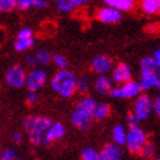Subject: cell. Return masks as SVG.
Listing matches in <instances>:
<instances>
[{
  "instance_id": "1",
  "label": "cell",
  "mask_w": 160,
  "mask_h": 160,
  "mask_svg": "<svg viewBox=\"0 0 160 160\" xmlns=\"http://www.w3.org/2000/svg\"><path fill=\"white\" fill-rule=\"evenodd\" d=\"M97 104L98 102L94 98H89V97L79 100L70 116V122L73 124V126H76L77 129L82 132L89 130L91 120L94 118V111Z\"/></svg>"
},
{
  "instance_id": "2",
  "label": "cell",
  "mask_w": 160,
  "mask_h": 160,
  "mask_svg": "<svg viewBox=\"0 0 160 160\" xmlns=\"http://www.w3.org/2000/svg\"><path fill=\"white\" fill-rule=\"evenodd\" d=\"M51 89L61 98H70L77 91V77L72 70L59 69L51 78Z\"/></svg>"
},
{
  "instance_id": "3",
  "label": "cell",
  "mask_w": 160,
  "mask_h": 160,
  "mask_svg": "<svg viewBox=\"0 0 160 160\" xmlns=\"http://www.w3.org/2000/svg\"><path fill=\"white\" fill-rule=\"evenodd\" d=\"M52 121L44 116H29L23 120V128L28 132V138L33 146L42 145L43 138Z\"/></svg>"
},
{
  "instance_id": "4",
  "label": "cell",
  "mask_w": 160,
  "mask_h": 160,
  "mask_svg": "<svg viewBox=\"0 0 160 160\" xmlns=\"http://www.w3.org/2000/svg\"><path fill=\"white\" fill-rule=\"evenodd\" d=\"M147 143V134L146 132L141 129L139 126L130 128L128 132V138L125 146L129 150V152L133 155H139L142 147Z\"/></svg>"
},
{
  "instance_id": "5",
  "label": "cell",
  "mask_w": 160,
  "mask_h": 160,
  "mask_svg": "<svg viewBox=\"0 0 160 160\" xmlns=\"http://www.w3.org/2000/svg\"><path fill=\"white\" fill-rule=\"evenodd\" d=\"M142 91V87L139 82H135L133 79L128 82H124L121 85H117L113 87V90L111 91L109 97L111 98H118V99H132L137 98Z\"/></svg>"
},
{
  "instance_id": "6",
  "label": "cell",
  "mask_w": 160,
  "mask_h": 160,
  "mask_svg": "<svg viewBox=\"0 0 160 160\" xmlns=\"http://www.w3.org/2000/svg\"><path fill=\"white\" fill-rule=\"evenodd\" d=\"M26 77L28 73L23 69V67L18 65V64L11 65L5 70V82L13 89H21V87L26 86Z\"/></svg>"
},
{
  "instance_id": "7",
  "label": "cell",
  "mask_w": 160,
  "mask_h": 160,
  "mask_svg": "<svg viewBox=\"0 0 160 160\" xmlns=\"http://www.w3.org/2000/svg\"><path fill=\"white\" fill-rule=\"evenodd\" d=\"M133 112L141 118V121L148 118L151 113H154V100H151L147 94H139L135 99Z\"/></svg>"
},
{
  "instance_id": "8",
  "label": "cell",
  "mask_w": 160,
  "mask_h": 160,
  "mask_svg": "<svg viewBox=\"0 0 160 160\" xmlns=\"http://www.w3.org/2000/svg\"><path fill=\"white\" fill-rule=\"evenodd\" d=\"M47 82V72L42 68H33L26 77V89L29 91H39Z\"/></svg>"
},
{
  "instance_id": "9",
  "label": "cell",
  "mask_w": 160,
  "mask_h": 160,
  "mask_svg": "<svg viewBox=\"0 0 160 160\" xmlns=\"http://www.w3.org/2000/svg\"><path fill=\"white\" fill-rule=\"evenodd\" d=\"M97 20L102 23H117L122 18V12L116 9L113 7L104 5L98 9L97 14H95Z\"/></svg>"
},
{
  "instance_id": "10",
  "label": "cell",
  "mask_w": 160,
  "mask_h": 160,
  "mask_svg": "<svg viewBox=\"0 0 160 160\" xmlns=\"http://www.w3.org/2000/svg\"><path fill=\"white\" fill-rule=\"evenodd\" d=\"M111 77L113 79V82L116 85H121L124 82L130 81L133 77V72L130 69V67L125 62H118L117 65L113 67L111 72Z\"/></svg>"
},
{
  "instance_id": "11",
  "label": "cell",
  "mask_w": 160,
  "mask_h": 160,
  "mask_svg": "<svg viewBox=\"0 0 160 160\" xmlns=\"http://www.w3.org/2000/svg\"><path fill=\"white\" fill-rule=\"evenodd\" d=\"M113 67V61L107 55H99L91 61V69L97 74H107L108 72H112Z\"/></svg>"
},
{
  "instance_id": "12",
  "label": "cell",
  "mask_w": 160,
  "mask_h": 160,
  "mask_svg": "<svg viewBox=\"0 0 160 160\" xmlns=\"http://www.w3.org/2000/svg\"><path fill=\"white\" fill-rule=\"evenodd\" d=\"M64 135H65V128H64V125L61 122H52L43 138L42 146H48L51 143L61 139Z\"/></svg>"
},
{
  "instance_id": "13",
  "label": "cell",
  "mask_w": 160,
  "mask_h": 160,
  "mask_svg": "<svg viewBox=\"0 0 160 160\" xmlns=\"http://www.w3.org/2000/svg\"><path fill=\"white\" fill-rule=\"evenodd\" d=\"M113 79L106 74H99L94 82V90L99 95H109L113 90Z\"/></svg>"
},
{
  "instance_id": "14",
  "label": "cell",
  "mask_w": 160,
  "mask_h": 160,
  "mask_svg": "<svg viewBox=\"0 0 160 160\" xmlns=\"http://www.w3.org/2000/svg\"><path fill=\"white\" fill-rule=\"evenodd\" d=\"M122 158V150L121 146L116 143H108L102 148L99 152V160H121Z\"/></svg>"
},
{
  "instance_id": "15",
  "label": "cell",
  "mask_w": 160,
  "mask_h": 160,
  "mask_svg": "<svg viewBox=\"0 0 160 160\" xmlns=\"http://www.w3.org/2000/svg\"><path fill=\"white\" fill-rule=\"evenodd\" d=\"M158 61L156 59L152 56H146L143 58L139 62V70H141V74H151V73H156L158 70Z\"/></svg>"
},
{
  "instance_id": "16",
  "label": "cell",
  "mask_w": 160,
  "mask_h": 160,
  "mask_svg": "<svg viewBox=\"0 0 160 160\" xmlns=\"http://www.w3.org/2000/svg\"><path fill=\"white\" fill-rule=\"evenodd\" d=\"M160 79L158 77L156 73H151V74H141V79H139V85L142 87L143 91H148L154 87L159 86Z\"/></svg>"
},
{
  "instance_id": "17",
  "label": "cell",
  "mask_w": 160,
  "mask_h": 160,
  "mask_svg": "<svg viewBox=\"0 0 160 160\" xmlns=\"http://www.w3.org/2000/svg\"><path fill=\"white\" fill-rule=\"evenodd\" d=\"M104 4L121 12H130L135 7V0H104Z\"/></svg>"
},
{
  "instance_id": "18",
  "label": "cell",
  "mask_w": 160,
  "mask_h": 160,
  "mask_svg": "<svg viewBox=\"0 0 160 160\" xmlns=\"http://www.w3.org/2000/svg\"><path fill=\"white\" fill-rule=\"evenodd\" d=\"M56 8L64 13H69L76 11L79 5H82V0H55Z\"/></svg>"
},
{
  "instance_id": "19",
  "label": "cell",
  "mask_w": 160,
  "mask_h": 160,
  "mask_svg": "<svg viewBox=\"0 0 160 160\" xmlns=\"http://www.w3.org/2000/svg\"><path fill=\"white\" fill-rule=\"evenodd\" d=\"M141 11L148 16L159 13L160 12V0H141Z\"/></svg>"
},
{
  "instance_id": "20",
  "label": "cell",
  "mask_w": 160,
  "mask_h": 160,
  "mask_svg": "<svg viewBox=\"0 0 160 160\" xmlns=\"http://www.w3.org/2000/svg\"><path fill=\"white\" fill-rule=\"evenodd\" d=\"M128 138V132L125 130V128L122 125H115L112 129V139L116 145L118 146H125Z\"/></svg>"
},
{
  "instance_id": "21",
  "label": "cell",
  "mask_w": 160,
  "mask_h": 160,
  "mask_svg": "<svg viewBox=\"0 0 160 160\" xmlns=\"http://www.w3.org/2000/svg\"><path fill=\"white\" fill-rule=\"evenodd\" d=\"M111 113V107L107 104V103H98L97 107H95L94 111V118L95 120H103L108 117V115Z\"/></svg>"
},
{
  "instance_id": "22",
  "label": "cell",
  "mask_w": 160,
  "mask_h": 160,
  "mask_svg": "<svg viewBox=\"0 0 160 160\" xmlns=\"http://www.w3.org/2000/svg\"><path fill=\"white\" fill-rule=\"evenodd\" d=\"M33 46H34V39L33 38H30V39H17V41L13 43V48L17 52H25V51L30 50Z\"/></svg>"
},
{
  "instance_id": "23",
  "label": "cell",
  "mask_w": 160,
  "mask_h": 160,
  "mask_svg": "<svg viewBox=\"0 0 160 160\" xmlns=\"http://www.w3.org/2000/svg\"><path fill=\"white\" fill-rule=\"evenodd\" d=\"M37 58H38V62H39V65H43V67H47L50 62H52V53L48 51V50H46V48H41V50H38L37 52Z\"/></svg>"
},
{
  "instance_id": "24",
  "label": "cell",
  "mask_w": 160,
  "mask_h": 160,
  "mask_svg": "<svg viewBox=\"0 0 160 160\" xmlns=\"http://www.w3.org/2000/svg\"><path fill=\"white\" fill-rule=\"evenodd\" d=\"M90 87H91V82L87 77H78L77 78V92L85 95V94L89 92Z\"/></svg>"
},
{
  "instance_id": "25",
  "label": "cell",
  "mask_w": 160,
  "mask_h": 160,
  "mask_svg": "<svg viewBox=\"0 0 160 160\" xmlns=\"http://www.w3.org/2000/svg\"><path fill=\"white\" fill-rule=\"evenodd\" d=\"M155 151H156L155 145H154L152 142H148V141H147L146 145L142 147L139 155H141V158H143V159H148V160H150V159H152V158H154Z\"/></svg>"
},
{
  "instance_id": "26",
  "label": "cell",
  "mask_w": 160,
  "mask_h": 160,
  "mask_svg": "<svg viewBox=\"0 0 160 160\" xmlns=\"http://www.w3.org/2000/svg\"><path fill=\"white\" fill-rule=\"evenodd\" d=\"M81 160H99V152L92 147H85L81 152Z\"/></svg>"
},
{
  "instance_id": "27",
  "label": "cell",
  "mask_w": 160,
  "mask_h": 160,
  "mask_svg": "<svg viewBox=\"0 0 160 160\" xmlns=\"http://www.w3.org/2000/svg\"><path fill=\"white\" fill-rule=\"evenodd\" d=\"M52 62L56 65V68L59 69H67L68 68V60L64 55L61 53H55L52 56Z\"/></svg>"
},
{
  "instance_id": "28",
  "label": "cell",
  "mask_w": 160,
  "mask_h": 160,
  "mask_svg": "<svg viewBox=\"0 0 160 160\" xmlns=\"http://www.w3.org/2000/svg\"><path fill=\"white\" fill-rule=\"evenodd\" d=\"M14 8H17L16 0H0V11L3 13L12 12Z\"/></svg>"
},
{
  "instance_id": "29",
  "label": "cell",
  "mask_w": 160,
  "mask_h": 160,
  "mask_svg": "<svg viewBox=\"0 0 160 160\" xmlns=\"http://www.w3.org/2000/svg\"><path fill=\"white\" fill-rule=\"evenodd\" d=\"M139 121H141V118L137 116L133 112V113H129L126 116V125H128V128H135V126H139Z\"/></svg>"
},
{
  "instance_id": "30",
  "label": "cell",
  "mask_w": 160,
  "mask_h": 160,
  "mask_svg": "<svg viewBox=\"0 0 160 160\" xmlns=\"http://www.w3.org/2000/svg\"><path fill=\"white\" fill-rule=\"evenodd\" d=\"M16 3H17V9L28 11L31 7H34L35 0H16Z\"/></svg>"
},
{
  "instance_id": "31",
  "label": "cell",
  "mask_w": 160,
  "mask_h": 160,
  "mask_svg": "<svg viewBox=\"0 0 160 160\" xmlns=\"http://www.w3.org/2000/svg\"><path fill=\"white\" fill-rule=\"evenodd\" d=\"M17 159V154L12 148H5L2 151V159L0 160H16Z\"/></svg>"
},
{
  "instance_id": "32",
  "label": "cell",
  "mask_w": 160,
  "mask_h": 160,
  "mask_svg": "<svg viewBox=\"0 0 160 160\" xmlns=\"http://www.w3.org/2000/svg\"><path fill=\"white\" fill-rule=\"evenodd\" d=\"M33 38V30L30 28H22L17 33V39H30Z\"/></svg>"
},
{
  "instance_id": "33",
  "label": "cell",
  "mask_w": 160,
  "mask_h": 160,
  "mask_svg": "<svg viewBox=\"0 0 160 160\" xmlns=\"http://www.w3.org/2000/svg\"><path fill=\"white\" fill-rule=\"evenodd\" d=\"M25 62H26V65H28V67H31V68L38 67V65H39V62H38L37 53H29V55H26Z\"/></svg>"
},
{
  "instance_id": "34",
  "label": "cell",
  "mask_w": 160,
  "mask_h": 160,
  "mask_svg": "<svg viewBox=\"0 0 160 160\" xmlns=\"http://www.w3.org/2000/svg\"><path fill=\"white\" fill-rule=\"evenodd\" d=\"M37 100H38V94H37V91H29L28 97H26L28 104H30V106H31V104H35Z\"/></svg>"
},
{
  "instance_id": "35",
  "label": "cell",
  "mask_w": 160,
  "mask_h": 160,
  "mask_svg": "<svg viewBox=\"0 0 160 160\" xmlns=\"http://www.w3.org/2000/svg\"><path fill=\"white\" fill-rule=\"evenodd\" d=\"M48 5H50L48 0H35L34 3V8H37V9H46Z\"/></svg>"
},
{
  "instance_id": "36",
  "label": "cell",
  "mask_w": 160,
  "mask_h": 160,
  "mask_svg": "<svg viewBox=\"0 0 160 160\" xmlns=\"http://www.w3.org/2000/svg\"><path fill=\"white\" fill-rule=\"evenodd\" d=\"M12 141H13V143H16V145H20V143L23 141V134L21 132H14L12 134Z\"/></svg>"
},
{
  "instance_id": "37",
  "label": "cell",
  "mask_w": 160,
  "mask_h": 160,
  "mask_svg": "<svg viewBox=\"0 0 160 160\" xmlns=\"http://www.w3.org/2000/svg\"><path fill=\"white\" fill-rule=\"evenodd\" d=\"M154 113L160 118V95L154 99Z\"/></svg>"
},
{
  "instance_id": "38",
  "label": "cell",
  "mask_w": 160,
  "mask_h": 160,
  "mask_svg": "<svg viewBox=\"0 0 160 160\" xmlns=\"http://www.w3.org/2000/svg\"><path fill=\"white\" fill-rule=\"evenodd\" d=\"M154 58L156 59V61H158V67L160 68V48L159 50H156L155 52H154Z\"/></svg>"
},
{
  "instance_id": "39",
  "label": "cell",
  "mask_w": 160,
  "mask_h": 160,
  "mask_svg": "<svg viewBox=\"0 0 160 160\" xmlns=\"http://www.w3.org/2000/svg\"><path fill=\"white\" fill-rule=\"evenodd\" d=\"M156 74H158V77H159V79H160V68H158V70H156Z\"/></svg>"
},
{
  "instance_id": "40",
  "label": "cell",
  "mask_w": 160,
  "mask_h": 160,
  "mask_svg": "<svg viewBox=\"0 0 160 160\" xmlns=\"http://www.w3.org/2000/svg\"><path fill=\"white\" fill-rule=\"evenodd\" d=\"M87 2H90V0H82V3L85 4V3H87Z\"/></svg>"
},
{
  "instance_id": "41",
  "label": "cell",
  "mask_w": 160,
  "mask_h": 160,
  "mask_svg": "<svg viewBox=\"0 0 160 160\" xmlns=\"http://www.w3.org/2000/svg\"><path fill=\"white\" fill-rule=\"evenodd\" d=\"M158 89H159V90H160V82H159V86H158Z\"/></svg>"
},
{
  "instance_id": "42",
  "label": "cell",
  "mask_w": 160,
  "mask_h": 160,
  "mask_svg": "<svg viewBox=\"0 0 160 160\" xmlns=\"http://www.w3.org/2000/svg\"><path fill=\"white\" fill-rule=\"evenodd\" d=\"M155 160H160V159H155Z\"/></svg>"
},
{
  "instance_id": "43",
  "label": "cell",
  "mask_w": 160,
  "mask_h": 160,
  "mask_svg": "<svg viewBox=\"0 0 160 160\" xmlns=\"http://www.w3.org/2000/svg\"><path fill=\"white\" fill-rule=\"evenodd\" d=\"M159 13H160V12H159Z\"/></svg>"
}]
</instances>
